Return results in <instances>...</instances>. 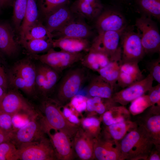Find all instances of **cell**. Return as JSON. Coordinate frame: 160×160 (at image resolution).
<instances>
[{
	"mask_svg": "<svg viewBox=\"0 0 160 160\" xmlns=\"http://www.w3.org/2000/svg\"><path fill=\"white\" fill-rule=\"evenodd\" d=\"M144 78L138 63H120L119 73L117 83L119 87L123 89Z\"/></svg>",
	"mask_w": 160,
	"mask_h": 160,
	"instance_id": "d6986e66",
	"label": "cell"
},
{
	"mask_svg": "<svg viewBox=\"0 0 160 160\" xmlns=\"http://www.w3.org/2000/svg\"><path fill=\"white\" fill-rule=\"evenodd\" d=\"M100 9L103 10V6L100 0H83Z\"/></svg>",
	"mask_w": 160,
	"mask_h": 160,
	"instance_id": "f907efd6",
	"label": "cell"
},
{
	"mask_svg": "<svg viewBox=\"0 0 160 160\" xmlns=\"http://www.w3.org/2000/svg\"><path fill=\"white\" fill-rule=\"evenodd\" d=\"M69 0H39L40 10L45 17L57 8L68 4Z\"/></svg>",
	"mask_w": 160,
	"mask_h": 160,
	"instance_id": "f35d334b",
	"label": "cell"
},
{
	"mask_svg": "<svg viewBox=\"0 0 160 160\" xmlns=\"http://www.w3.org/2000/svg\"><path fill=\"white\" fill-rule=\"evenodd\" d=\"M123 160H147L156 145L145 129L137 125L129 131L119 143Z\"/></svg>",
	"mask_w": 160,
	"mask_h": 160,
	"instance_id": "6da1fadb",
	"label": "cell"
},
{
	"mask_svg": "<svg viewBox=\"0 0 160 160\" xmlns=\"http://www.w3.org/2000/svg\"><path fill=\"white\" fill-rule=\"evenodd\" d=\"M152 105L148 95L144 94L131 102L129 110L132 114L135 115L142 113Z\"/></svg>",
	"mask_w": 160,
	"mask_h": 160,
	"instance_id": "74e56055",
	"label": "cell"
},
{
	"mask_svg": "<svg viewBox=\"0 0 160 160\" xmlns=\"http://www.w3.org/2000/svg\"><path fill=\"white\" fill-rule=\"evenodd\" d=\"M74 17L60 29L52 33L53 38L73 37L87 39L92 34L90 27L80 16Z\"/></svg>",
	"mask_w": 160,
	"mask_h": 160,
	"instance_id": "5bb4252c",
	"label": "cell"
},
{
	"mask_svg": "<svg viewBox=\"0 0 160 160\" xmlns=\"http://www.w3.org/2000/svg\"><path fill=\"white\" fill-rule=\"evenodd\" d=\"M81 123L83 129L93 137L96 138L100 134V121L97 118L87 117L82 119Z\"/></svg>",
	"mask_w": 160,
	"mask_h": 160,
	"instance_id": "d590c367",
	"label": "cell"
},
{
	"mask_svg": "<svg viewBox=\"0 0 160 160\" xmlns=\"http://www.w3.org/2000/svg\"><path fill=\"white\" fill-rule=\"evenodd\" d=\"M47 134L54 150L57 160H72L75 158L71 138L63 132L55 131Z\"/></svg>",
	"mask_w": 160,
	"mask_h": 160,
	"instance_id": "e0dca14e",
	"label": "cell"
},
{
	"mask_svg": "<svg viewBox=\"0 0 160 160\" xmlns=\"http://www.w3.org/2000/svg\"><path fill=\"white\" fill-rule=\"evenodd\" d=\"M18 160V149L10 141L0 144V160Z\"/></svg>",
	"mask_w": 160,
	"mask_h": 160,
	"instance_id": "8d00e7d4",
	"label": "cell"
},
{
	"mask_svg": "<svg viewBox=\"0 0 160 160\" xmlns=\"http://www.w3.org/2000/svg\"><path fill=\"white\" fill-rule=\"evenodd\" d=\"M111 61L106 54L90 47L80 62L82 66L85 68L97 72Z\"/></svg>",
	"mask_w": 160,
	"mask_h": 160,
	"instance_id": "603a6c76",
	"label": "cell"
},
{
	"mask_svg": "<svg viewBox=\"0 0 160 160\" xmlns=\"http://www.w3.org/2000/svg\"><path fill=\"white\" fill-rule=\"evenodd\" d=\"M62 107V112L65 118L71 123L78 125L80 122V120L67 104Z\"/></svg>",
	"mask_w": 160,
	"mask_h": 160,
	"instance_id": "bcb514c9",
	"label": "cell"
},
{
	"mask_svg": "<svg viewBox=\"0 0 160 160\" xmlns=\"http://www.w3.org/2000/svg\"><path fill=\"white\" fill-rule=\"evenodd\" d=\"M89 76L86 68L83 66L69 70L59 82L55 99L63 106L68 103L77 95Z\"/></svg>",
	"mask_w": 160,
	"mask_h": 160,
	"instance_id": "3957f363",
	"label": "cell"
},
{
	"mask_svg": "<svg viewBox=\"0 0 160 160\" xmlns=\"http://www.w3.org/2000/svg\"><path fill=\"white\" fill-rule=\"evenodd\" d=\"M74 16L67 4L65 5L56 9L44 17V25L52 34L63 27Z\"/></svg>",
	"mask_w": 160,
	"mask_h": 160,
	"instance_id": "ac0fdd59",
	"label": "cell"
},
{
	"mask_svg": "<svg viewBox=\"0 0 160 160\" xmlns=\"http://www.w3.org/2000/svg\"><path fill=\"white\" fill-rule=\"evenodd\" d=\"M96 19L95 26L98 33L121 31L127 27V21L123 15L113 9L103 10Z\"/></svg>",
	"mask_w": 160,
	"mask_h": 160,
	"instance_id": "7c38bea8",
	"label": "cell"
},
{
	"mask_svg": "<svg viewBox=\"0 0 160 160\" xmlns=\"http://www.w3.org/2000/svg\"><path fill=\"white\" fill-rule=\"evenodd\" d=\"M28 0H15L13 3L12 21L15 29L19 31L26 10Z\"/></svg>",
	"mask_w": 160,
	"mask_h": 160,
	"instance_id": "e575fe53",
	"label": "cell"
},
{
	"mask_svg": "<svg viewBox=\"0 0 160 160\" xmlns=\"http://www.w3.org/2000/svg\"><path fill=\"white\" fill-rule=\"evenodd\" d=\"M45 82V75L43 64L39 66L36 69L35 78V86L41 92Z\"/></svg>",
	"mask_w": 160,
	"mask_h": 160,
	"instance_id": "f6af8a7d",
	"label": "cell"
},
{
	"mask_svg": "<svg viewBox=\"0 0 160 160\" xmlns=\"http://www.w3.org/2000/svg\"><path fill=\"white\" fill-rule=\"evenodd\" d=\"M12 71L20 75L25 84L26 94H33L35 89L36 68L28 59H24L18 62L14 65Z\"/></svg>",
	"mask_w": 160,
	"mask_h": 160,
	"instance_id": "44dd1931",
	"label": "cell"
},
{
	"mask_svg": "<svg viewBox=\"0 0 160 160\" xmlns=\"http://www.w3.org/2000/svg\"><path fill=\"white\" fill-rule=\"evenodd\" d=\"M18 149V160H57L50 139L45 137L36 141L22 144Z\"/></svg>",
	"mask_w": 160,
	"mask_h": 160,
	"instance_id": "5b68a950",
	"label": "cell"
},
{
	"mask_svg": "<svg viewBox=\"0 0 160 160\" xmlns=\"http://www.w3.org/2000/svg\"><path fill=\"white\" fill-rule=\"evenodd\" d=\"M87 99L85 96L77 94L67 104L73 110L81 113L86 110Z\"/></svg>",
	"mask_w": 160,
	"mask_h": 160,
	"instance_id": "ab89813d",
	"label": "cell"
},
{
	"mask_svg": "<svg viewBox=\"0 0 160 160\" xmlns=\"http://www.w3.org/2000/svg\"><path fill=\"white\" fill-rule=\"evenodd\" d=\"M4 90V88L0 86V101L6 93Z\"/></svg>",
	"mask_w": 160,
	"mask_h": 160,
	"instance_id": "f5cc1de1",
	"label": "cell"
},
{
	"mask_svg": "<svg viewBox=\"0 0 160 160\" xmlns=\"http://www.w3.org/2000/svg\"><path fill=\"white\" fill-rule=\"evenodd\" d=\"M149 100L152 105H160V84L152 86L147 92Z\"/></svg>",
	"mask_w": 160,
	"mask_h": 160,
	"instance_id": "ee69618b",
	"label": "cell"
},
{
	"mask_svg": "<svg viewBox=\"0 0 160 160\" xmlns=\"http://www.w3.org/2000/svg\"><path fill=\"white\" fill-rule=\"evenodd\" d=\"M7 77L0 61V86L5 89L7 88Z\"/></svg>",
	"mask_w": 160,
	"mask_h": 160,
	"instance_id": "7dc6e473",
	"label": "cell"
},
{
	"mask_svg": "<svg viewBox=\"0 0 160 160\" xmlns=\"http://www.w3.org/2000/svg\"><path fill=\"white\" fill-rule=\"evenodd\" d=\"M124 30L98 33L90 47L106 54L111 61L121 62V49L119 45L122 35Z\"/></svg>",
	"mask_w": 160,
	"mask_h": 160,
	"instance_id": "ba28073f",
	"label": "cell"
},
{
	"mask_svg": "<svg viewBox=\"0 0 160 160\" xmlns=\"http://www.w3.org/2000/svg\"><path fill=\"white\" fill-rule=\"evenodd\" d=\"M18 50V44L12 28L8 23L0 21V52L11 56Z\"/></svg>",
	"mask_w": 160,
	"mask_h": 160,
	"instance_id": "7402d4cb",
	"label": "cell"
},
{
	"mask_svg": "<svg viewBox=\"0 0 160 160\" xmlns=\"http://www.w3.org/2000/svg\"><path fill=\"white\" fill-rule=\"evenodd\" d=\"M151 18L143 15L136 20L135 25L146 54L159 53L160 51V34L156 24Z\"/></svg>",
	"mask_w": 160,
	"mask_h": 160,
	"instance_id": "277c9868",
	"label": "cell"
},
{
	"mask_svg": "<svg viewBox=\"0 0 160 160\" xmlns=\"http://www.w3.org/2000/svg\"><path fill=\"white\" fill-rule=\"evenodd\" d=\"M12 116L0 110V128L11 135L14 131L12 122Z\"/></svg>",
	"mask_w": 160,
	"mask_h": 160,
	"instance_id": "60d3db41",
	"label": "cell"
},
{
	"mask_svg": "<svg viewBox=\"0 0 160 160\" xmlns=\"http://www.w3.org/2000/svg\"><path fill=\"white\" fill-rule=\"evenodd\" d=\"M116 103L112 98L90 97L87 100L86 110L89 112L103 114L111 107L116 105Z\"/></svg>",
	"mask_w": 160,
	"mask_h": 160,
	"instance_id": "f1b7e54d",
	"label": "cell"
},
{
	"mask_svg": "<svg viewBox=\"0 0 160 160\" xmlns=\"http://www.w3.org/2000/svg\"><path fill=\"white\" fill-rule=\"evenodd\" d=\"M153 77L149 74L142 80L119 92L114 93L111 98L117 103L122 105H126L137 97L145 94L153 86Z\"/></svg>",
	"mask_w": 160,
	"mask_h": 160,
	"instance_id": "30bf717a",
	"label": "cell"
},
{
	"mask_svg": "<svg viewBox=\"0 0 160 160\" xmlns=\"http://www.w3.org/2000/svg\"><path fill=\"white\" fill-rule=\"evenodd\" d=\"M13 0H0V8L11 5Z\"/></svg>",
	"mask_w": 160,
	"mask_h": 160,
	"instance_id": "816d5d0a",
	"label": "cell"
},
{
	"mask_svg": "<svg viewBox=\"0 0 160 160\" xmlns=\"http://www.w3.org/2000/svg\"><path fill=\"white\" fill-rule=\"evenodd\" d=\"M121 62L138 63L145 54L141 43L140 34L137 30L127 27L121 36Z\"/></svg>",
	"mask_w": 160,
	"mask_h": 160,
	"instance_id": "52a82bcc",
	"label": "cell"
},
{
	"mask_svg": "<svg viewBox=\"0 0 160 160\" xmlns=\"http://www.w3.org/2000/svg\"><path fill=\"white\" fill-rule=\"evenodd\" d=\"M0 110L13 116L23 113L33 115L34 108L18 92L11 91L6 93L0 101Z\"/></svg>",
	"mask_w": 160,
	"mask_h": 160,
	"instance_id": "4fadbf2b",
	"label": "cell"
},
{
	"mask_svg": "<svg viewBox=\"0 0 160 160\" xmlns=\"http://www.w3.org/2000/svg\"><path fill=\"white\" fill-rule=\"evenodd\" d=\"M39 12L36 0H28L25 12L19 30V42L25 40L31 27L38 20Z\"/></svg>",
	"mask_w": 160,
	"mask_h": 160,
	"instance_id": "d4e9b609",
	"label": "cell"
},
{
	"mask_svg": "<svg viewBox=\"0 0 160 160\" xmlns=\"http://www.w3.org/2000/svg\"><path fill=\"white\" fill-rule=\"evenodd\" d=\"M52 47L71 53L87 52L91 44L87 39L73 37H63L52 39Z\"/></svg>",
	"mask_w": 160,
	"mask_h": 160,
	"instance_id": "ffe728a7",
	"label": "cell"
},
{
	"mask_svg": "<svg viewBox=\"0 0 160 160\" xmlns=\"http://www.w3.org/2000/svg\"><path fill=\"white\" fill-rule=\"evenodd\" d=\"M140 9L147 16L160 18V0H135Z\"/></svg>",
	"mask_w": 160,
	"mask_h": 160,
	"instance_id": "d6a6232c",
	"label": "cell"
},
{
	"mask_svg": "<svg viewBox=\"0 0 160 160\" xmlns=\"http://www.w3.org/2000/svg\"><path fill=\"white\" fill-rule=\"evenodd\" d=\"M114 90L111 85L100 75H95L90 78L87 91L90 97L111 98Z\"/></svg>",
	"mask_w": 160,
	"mask_h": 160,
	"instance_id": "cb8c5ba5",
	"label": "cell"
},
{
	"mask_svg": "<svg viewBox=\"0 0 160 160\" xmlns=\"http://www.w3.org/2000/svg\"><path fill=\"white\" fill-rule=\"evenodd\" d=\"M52 39H32L25 41L21 44L29 53L33 55L47 52L52 47Z\"/></svg>",
	"mask_w": 160,
	"mask_h": 160,
	"instance_id": "4dcf8cb0",
	"label": "cell"
},
{
	"mask_svg": "<svg viewBox=\"0 0 160 160\" xmlns=\"http://www.w3.org/2000/svg\"><path fill=\"white\" fill-rule=\"evenodd\" d=\"M52 34L49 33L44 25L39 20L30 28L24 41L32 39H53Z\"/></svg>",
	"mask_w": 160,
	"mask_h": 160,
	"instance_id": "836d02e7",
	"label": "cell"
},
{
	"mask_svg": "<svg viewBox=\"0 0 160 160\" xmlns=\"http://www.w3.org/2000/svg\"><path fill=\"white\" fill-rule=\"evenodd\" d=\"M38 115L35 114L26 124L14 130L12 133L10 142L18 147L21 145L38 140L45 136L46 134Z\"/></svg>",
	"mask_w": 160,
	"mask_h": 160,
	"instance_id": "9c48e42d",
	"label": "cell"
},
{
	"mask_svg": "<svg viewBox=\"0 0 160 160\" xmlns=\"http://www.w3.org/2000/svg\"><path fill=\"white\" fill-rule=\"evenodd\" d=\"M70 8L74 14L90 20L96 19L103 11L83 0H76Z\"/></svg>",
	"mask_w": 160,
	"mask_h": 160,
	"instance_id": "484cf974",
	"label": "cell"
},
{
	"mask_svg": "<svg viewBox=\"0 0 160 160\" xmlns=\"http://www.w3.org/2000/svg\"><path fill=\"white\" fill-rule=\"evenodd\" d=\"M128 120L107 126L103 134L119 141L128 132L137 124Z\"/></svg>",
	"mask_w": 160,
	"mask_h": 160,
	"instance_id": "83f0119b",
	"label": "cell"
},
{
	"mask_svg": "<svg viewBox=\"0 0 160 160\" xmlns=\"http://www.w3.org/2000/svg\"><path fill=\"white\" fill-rule=\"evenodd\" d=\"M63 106L55 99L44 97L40 107L44 115H41V121L46 134L53 129L62 132L73 138L80 127L71 123L65 118L61 110Z\"/></svg>",
	"mask_w": 160,
	"mask_h": 160,
	"instance_id": "7a4b0ae2",
	"label": "cell"
},
{
	"mask_svg": "<svg viewBox=\"0 0 160 160\" xmlns=\"http://www.w3.org/2000/svg\"><path fill=\"white\" fill-rule=\"evenodd\" d=\"M73 138L72 143L75 155L81 160L94 159L95 138L80 127Z\"/></svg>",
	"mask_w": 160,
	"mask_h": 160,
	"instance_id": "9a60e30c",
	"label": "cell"
},
{
	"mask_svg": "<svg viewBox=\"0 0 160 160\" xmlns=\"http://www.w3.org/2000/svg\"><path fill=\"white\" fill-rule=\"evenodd\" d=\"M9 80L12 85L26 94L25 82L22 78L18 74L12 71L10 73Z\"/></svg>",
	"mask_w": 160,
	"mask_h": 160,
	"instance_id": "7bdbcfd3",
	"label": "cell"
},
{
	"mask_svg": "<svg viewBox=\"0 0 160 160\" xmlns=\"http://www.w3.org/2000/svg\"><path fill=\"white\" fill-rule=\"evenodd\" d=\"M94 158L98 160H122L119 143L103 134L95 138Z\"/></svg>",
	"mask_w": 160,
	"mask_h": 160,
	"instance_id": "8fae6325",
	"label": "cell"
},
{
	"mask_svg": "<svg viewBox=\"0 0 160 160\" xmlns=\"http://www.w3.org/2000/svg\"><path fill=\"white\" fill-rule=\"evenodd\" d=\"M160 105H152L145 115L139 119L137 124L142 126L156 145L160 143Z\"/></svg>",
	"mask_w": 160,
	"mask_h": 160,
	"instance_id": "2e32d148",
	"label": "cell"
},
{
	"mask_svg": "<svg viewBox=\"0 0 160 160\" xmlns=\"http://www.w3.org/2000/svg\"><path fill=\"white\" fill-rule=\"evenodd\" d=\"M146 68L153 80L160 84V59L158 58L150 61L146 65Z\"/></svg>",
	"mask_w": 160,
	"mask_h": 160,
	"instance_id": "b9f144b4",
	"label": "cell"
},
{
	"mask_svg": "<svg viewBox=\"0 0 160 160\" xmlns=\"http://www.w3.org/2000/svg\"><path fill=\"white\" fill-rule=\"evenodd\" d=\"M11 135L0 128V144L3 142L10 141Z\"/></svg>",
	"mask_w": 160,
	"mask_h": 160,
	"instance_id": "681fc988",
	"label": "cell"
},
{
	"mask_svg": "<svg viewBox=\"0 0 160 160\" xmlns=\"http://www.w3.org/2000/svg\"><path fill=\"white\" fill-rule=\"evenodd\" d=\"M129 112L124 105L113 106L103 114L102 120L106 126L128 120Z\"/></svg>",
	"mask_w": 160,
	"mask_h": 160,
	"instance_id": "4316f807",
	"label": "cell"
},
{
	"mask_svg": "<svg viewBox=\"0 0 160 160\" xmlns=\"http://www.w3.org/2000/svg\"><path fill=\"white\" fill-rule=\"evenodd\" d=\"M121 62L111 61L107 65L97 72L99 75L111 85L114 90L117 85Z\"/></svg>",
	"mask_w": 160,
	"mask_h": 160,
	"instance_id": "f546056e",
	"label": "cell"
},
{
	"mask_svg": "<svg viewBox=\"0 0 160 160\" xmlns=\"http://www.w3.org/2000/svg\"><path fill=\"white\" fill-rule=\"evenodd\" d=\"M84 55L83 52L71 53L62 50L57 51L52 48L46 54L34 55L33 56L41 63L60 73L75 63L80 62Z\"/></svg>",
	"mask_w": 160,
	"mask_h": 160,
	"instance_id": "8992f818",
	"label": "cell"
},
{
	"mask_svg": "<svg viewBox=\"0 0 160 160\" xmlns=\"http://www.w3.org/2000/svg\"><path fill=\"white\" fill-rule=\"evenodd\" d=\"M43 64L45 75V82L41 93L44 97H48L47 96L53 90L58 81L60 73L50 67Z\"/></svg>",
	"mask_w": 160,
	"mask_h": 160,
	"instance_id": "1f68e13d",
	"label": "cell"
},
{
	"mask_svg": "<svg viewBox=\"0 0 160 160\" xmlns=\"http://www.w3.org/2000/svg\"><path fill=\"white\" fill-rule=\"evenodd\" d=\"M154 146V147H155ZM153 148L150 154L148 157L147 160H160V156L159 151V148L156 150V149L159 148V146L157 147L156 150H154V148Z\"/></svg>",
	"mask_w": 160,
	"mask_h": 160,
	"instance_id": "c3c4849f",
	"label": "cell"
}]
</instances>
